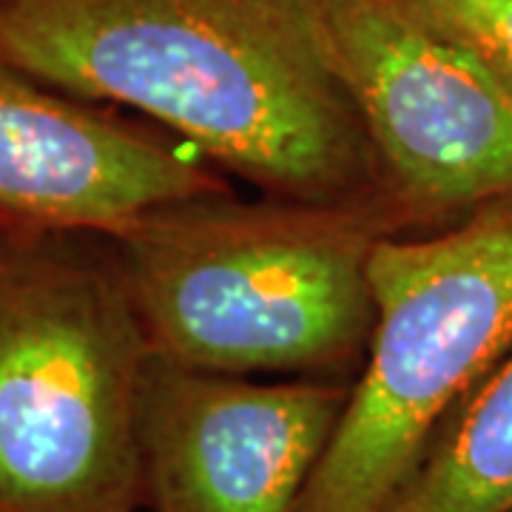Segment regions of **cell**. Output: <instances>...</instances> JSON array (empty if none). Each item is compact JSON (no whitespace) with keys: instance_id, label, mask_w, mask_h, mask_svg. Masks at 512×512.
Segmentation results:
<instances>
[{"instance_id":"obj_1","label":"cell","mask_w":512,"mask_h":512,"mask_svg":"<svg viewBox=\"0 0 512 512\" xmlns=\"http://www.w3.org/2000/svg\"><path fill=\"white\" fill-rule=\"evenodd\" d=\"M0 52L293 202L387 200L308 0H0Z\"/></svg>"},{"instance_id":"obj_2","label":"cell","mask_w":512,"mask_h":512,"mask_svg":"<svg viewBox=\"0 0 512 512\" xmlns=\"http://www.w3.org/2000/svg\"><path fill=\"white\" fill-rule=\"evenodd\" d=\"M410 225L390 200L163 205L117 234L157 356L231 376L345 379L373 333L370 256Z\"/></svg>"},{"instance_id":"obj_3","label":"cell","mask_w":512,"mask_h":512,"mask_svg":"<svg viewBox=\"0 0 512 512\" xmlns=\"http://www.w3.org/2000/svg\"><path fill=\"white\" fill-rule=\"evenodd\" d=\"M151 353L117 239L0 220V512H143Z\"/></svg>"},{"instance_id":"obj_4","label":"cell","mask_w":512,"mask_h":512,"mask_svg":"<svg viewBox=\"0 0 512 512\" xmlns=\"http://www.w3.org/2000/svg\"><path fill=\"white\" fill-rule=\"evenodd\" d=\"M365 365L296 512H387L441 427L512 350V200L370 256Z\"/></svg>"},{"instance_id":"obj_5","label":"cell","mask_w":512,"mask_h":512,"mask_svg":"<svg viewBox=\"0 0 512 512\" xmlns=\"http://www.w3.org/2000/svg\"><path fill=\"white\" fill-rule=\"evenodd\" d=\"M410 231L512 200V92L393 0H308Z\"/></svg>"},{"instance_id":"obj_6","label":"cell","mask_w":512,"mask_h":512,"mask_svg":"<svg viewBox=\"0 0 512 512\" xmlns=\"http://www.w3.org/2000/svg\"><path fill=\"white\" fill-rule=\"evenodd\" d=\"M350 384L208 373L151 353L140 407L143 512H296Z\"/></svg>"},{"instance_id":"obj_7","label":"cell","mask_w":512,"mask_h":512,"mask_svg":"<svg viewBox=\"0 0 512 512\" xmlns=\"http://www.w3.org/2000/svg\"><path fill=\"white\" fill-rule=\"evenodd\" d=\"M225 191L197 157L40 83L0 52V220L117 237L163 205Z\"/></svg>"},{"instance_id":"obj_8","label":"cell","mask_w":512,"mask_h":512,"mask_svg":"<svg viewBox=\"0 0 512 512\" xmlns=\"http://www.w3.org/2000/svg\"><path fill=\"white\" fill-rule=\"evenodd\" d=\"M387 512H512V350L458 404Z\"/></svg>"},{"instance_id":"obj_9","label":"cell","mask_w":512,"mask_h":512,"mask_svg":"<svg viewBox=\"0 0 512 512\" xmlns=\"http://www.w3.org/2000/svg\"><path fill=\"white\" fill-rule=\"evenodd\" d=\"M512 92V0H393Z\"/></svg>"}]
</instances>
